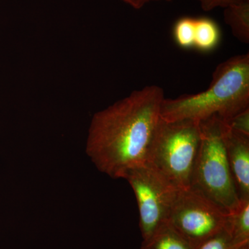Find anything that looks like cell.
<instances>
[{"label": "cell", "instance_id": "obj_1", "mask_svg": "<svg viewBox=\"0 0 249 249\" xmlns=\"http://www.w3.org/2000/svg\"><path fill=\"white\" fill-rule=\"evenodd\" d=\"M164 98L161 88L147 86L94 114L86 152L99 171L123 178L127 170L146 163Z\"/></svg>", "mask_w": 249, "mask_h": 249}, {"label": "cell", "instance_id": "obj_2", "mask_svg": "<svg viewBox=\"0 0 249 249\" xmlns=\"http://www.w3.org/2000/svg\"><path fill=\"white\" fill-rule=\"evenodd\" d=\"M249 107V55H236L222 62L206 91L164 98L160 116L166 121H200L213 116L229 121Z\"/></svg>", "mask_w": 249, "mask_h": 249}, {"label": "cell", "instance_id": "obj_3", "mask_svg": "<svg viewBox=\"0 0 249 249\" xmlns=\"http://www.w3.org/2000/svg\"><path fill=\"white\" fill-rule=\"evenodd\" d=\"M201 143L191 187L217 203L228 213L240 204L228 161L224 134L227 124L218 116L199 121Z\"/></svg>", "mask_w": 249, "mask_h": 249}, {"label": "cell", "instance_id": "obj_4", "mask_svg": "<svg viewBox=\"0 0 249 249\" xmlns=\"http://www.w3.org/2000/svg\"><path fill=\"white\" fill-rule=\"evenodd\" d=\"M200 143L199 121H166L160 118L146 163L178 188H189Z\"/></svg>", "mask_w": 249, "mask_h": 249}, {"label": "cell", "instance_id": "obj_5", "mask_svg": "<svg viewBox=\"0 0 249 249\" xmlns=\"http://www.w3.org/2000/svg\"><path fill=\"white\" fill-rule=\"evenodd\" d=\"M123 178L134 191L138 204L141 233L142 240H146L168 222L179 188L147 163L127 170Z\"/></svg>", "mask_w": 249, "mask_h": 249}, {"label": "cell", "instance_id": "obj_6", "mask_svg": "<svg viewBox=\"0 0 249 249\" xmlns=\"http://www.w3.org/2000/svg\"><path fill=\"white\" fill-rule=\"evenodd\" d=\"M229 214L193 187L179 188L168 222L195 248L224 230Z\"/></svg>", "mask_w": 249, "mask_h": 249}, {"label": "cell", "instance_id": "obj_7", "mask_svg": "<svg viewBox=\"0 0 249 249\" xmlns=\"http://www.w3.org/2000/svg\"><path fill=\"white\" fill-rule=\"evenodd\" d=\"M224 144L239 200H249V136L231 129L227 124Z\"/></svg>", "mask_w": 249, "mask_h": 249}, {"label": "cell", "instance_id": "obj_8", "mask_svg": "<svg viewBox=\"0 0 249 249\" xmlns=\"http://www.w3.org/2000/svg\"><path fill=\"white\" fill-rule=\"evenodd\" d=\"M140 249H196L181 234L167 222L150 237L142 240Z\"/></svg>", "mask_w": 249, "mask_h": 249}, {"label": "cell", "instance_id": "obj_9", "mask_svg": "<svg viewBox=\"0 0 249 249\" xmlns=\"http://www.w3.org/2000/svg\"><path fill=\"white\" fill-rule=\"evenodd\" d=\"M225 229L234 245L249 246V200L240 201L236 209L229 214Z\"/></svg>", "mask_w": 249, "mask_h": 249}, {"label": "cell", "instance_id": "obj_10", "mask_svg": "<svg viewBox=\"0 0 249 249\" xmlns=\"http://www.w3.org/2000/svg\"><path fill=\"white\" fill-rule=\"evenodd\" d=\"M224 21L237 40L249 43V0L224 8Z\"/></svg>", "mask_w": 249, "mask_h": 249}, {"label": "cell", "instance_id": "obj_11", "mask_svg": "<svg viewBox=\"0 0 249 249\" xmlns=\"http://www.w3.org/2000/svg\"><path fill=\"white\" fill-rule=\"evenodd\" d=\"M217 24L209 18L196 19L194 47L201 52L213 50L220 40Z\"/></svg>", "mask_w": 249, "mask_h": 249}, {"label": "cell", "instance_id": "obj_12", "mask_svg": "<svg viewBox=\"0 0 249 249\" xmlns=\"http://www.w3.org/2000/svg\"><path fill=\"white\" fill-rule=\"evenodd\" d=\"M196 19L183 18L178 19L174 27V37L177 44L181 48L194 47Z\"/></svg>", "mask_w": 249, "mask_h": 249}, {"label": "cell", "instance_id": "obj_13", "mask_svg": "<svg viewBox=\"0 0 249 249\" xmlns=\"http://www.w3.org/2000/svg\"><path fill=\"white\" fill-rule=\"evenodd\" d=\"M196 249H249V246L238 247L234 245L229 232L224 229L209 240L205 241Z\"/></svg>", "mask_w": 249, "mask_h": 249}, {"label": "cell", "instance_id": "obj_14", "mask_svg": "<svg viewBox=\"0 0 249 249\" xmlns=\"http://www.w3.org/2000/svg\"><path fill=\"white\" fill-rule=\"evenodd\" d=\"M231 129L249 136V107L226 121Z\"/></svg>", "mask_w": 249, "mask_h": 249}, {"label": "cell", "instance_id": "obj_15", "mask_svg": "<svg viewBox=\"0 0 249 249\" xmlns=\"http://www.w3.org/2000/svg\"><path fill=\"white\" fill-rule=\"evenodd\" d=\"M201 7L205 11H212L216 8H226L232 4L247 1V0H198Z\"/></svg>", "mask_w": 249, "mask_h": 249}, {"label": "cell", "instance_id": "obj_16", "mask_svg": "<svg viewBox=\"0 0 249 249\" xmlns=\"http://www.w3.org/2000/svg\"><path fill=\"white\" fill-rule=\"evenodd\" d=\"M123 1L133 7L134 9H139L150 1H160V0H123ZM165 1H171V0H165Z\"/></svg>", "mask_w": 249, "mask_h": 249}]
</instances>
